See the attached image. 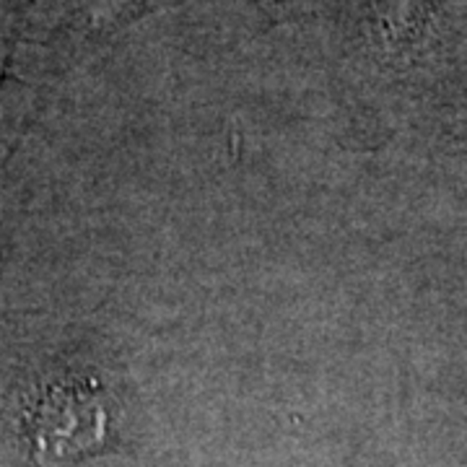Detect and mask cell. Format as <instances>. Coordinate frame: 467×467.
I'll return each mask as SVG.
<instances>
[{"label":"cell","instance_id":"6da1fadb","mask_svg":"<svg viewBox=\"0 0 467 467\" xmlns=\"http://www.w3.org/2000/svg\"><path fill=\"white\" fill-rule=\"evenodd\" d=\"M104 436V408L84 387H57L36 405L32 418V441L36 460L45 467H60Z\"/></svg>","mask_w":467,"mask_h":467}]
</instances>
